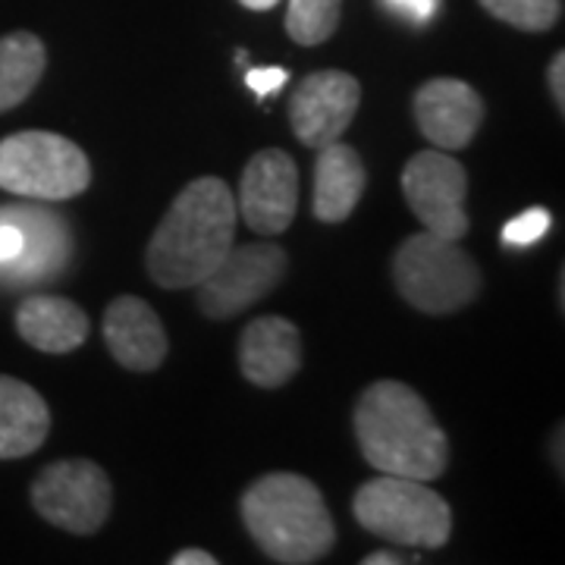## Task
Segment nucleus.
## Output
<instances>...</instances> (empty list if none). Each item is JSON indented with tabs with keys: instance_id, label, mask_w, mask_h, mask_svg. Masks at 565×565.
<instances>
[{
	"instance_id": "1",
	"label": "nucleus",
	"mask_w": 565,
	"mask_h": 565,
	"mask_svg": "<svg viewBox=\"0 0 565 565\" xmlns=\"http://www.w3.org/2000/svg\"><path fill=\"white\" fill-rule=\"evenodd\" d=\"M236 233V199L217 177L192 180L148 243V274L161 289H189L221 264Z\"/></svg>"
},
{
	"instance_id": "2",
	"label": "nucleus",
	"mask_w": 565,
	"mask_h": 565,
	"mask_svg": "<svg viewBox=\"0 0 565 565\" xmlns=\"http://www.w3.org/2000/svg\"><path fill=\"white\" fill-rule=\"evenodd\" d=\"M355 440L377 475L434 481L449 465V440L412 386L377 381L355 405Z\"/></svg>"
},
{
	"instance_id": "3",
	"label": "nucleus",
	"mask_w": 565,
	"mask_h": 565,
	"mask_svg": "<svg viewBox=\"0 0 565 565\" xmlns=\"http://www.w3.org/2000/svg\"><path fill=\"white\" fill-rule=\"evenodd\" d=\"M243 522L252 541L282 565L318 563L337 544L321 490L292 471L264 475L245 490Z\"/></svg>"
},
{
	"instance_id": "4",
	"label": "nucleus",
	"mask_w": 565,
	"mask_h": 565,
	"mask_svg": "<svg viewBox=\"0 0 565 565\" xmlns=\"http://www.w3.org/2000/svg\"><path fill=\"white\" fill-rule=\"evenodd\" d=\"M355 519L364 531L384 537L396 546L437 550L452 534V509L427 481L381 475L359 487Z\"/></svg>"
},
{
	"instance_id": "5",
	"label": "nucleus",
	"mask_w": 565,
	"mask_h": 565,
	"mask_svg": "<svg viewBox=\"0 0 565 565\" xmlns=\"http://www.w3.org/2000/svg\"><path fill=\"white\" fill-rule=\"evenodd\" d=\"M393 280L412 308L424 315H449L478 296L481 270L456 239H444L424 230L396 248Z\"/></svg>"
},
{
	"instance_id": "6",
	"label": "nucleus",
	"mask_w": 565,
	"mask_h": 565,
	"mask_svg": "<svg viewBox=\"0 0 565 565\" xmlns=\"http://www.w3.org/2000/svg\"><path fill=\"white\" fill-rule=\"evenodd\" d=\"M92 182V163L76 141L29 129L0 141V189L35 202L76 199Z\"/></svg>"
},
{
	"instance_id": "7",
	"label": "nucleus",
	"mask_w": 565,
	"mask_h": 565,
	"mask_svg": "<svg viewBox=\"0 0 565 565\" xmlns=\"http://www.w3.org/2000/svg\"><path fill=\"white\" fill-rule=\"evenodd\" d=\"M32 505L44 522L70 534H95L110 515L114 490L95 462L63 459L41 468L32 484Z\"/></svg>"
},
{
	"instance_id": "8",
	"label": "nucleus",
	"mask_w": 565,
	"mask_h": 565,
	"mask_svg": "<svg viewBox=\"0 0 565 565\" xmlns=\"http://www.w3.org/2000/svg\"><path fill=\"white\" fill-rule=\"evenodd\" d=\"M286 274V252L280 245H239L223 255L221 264L199 282V305L207 318L230 321L262 302Z\"/></svg>"
},
{
	"instance_id": "9",
	"label": "nucleus",
	"mask_w": 565,
	"mask_h": 565,
	"mask_svg": "<svg viewBox=\"0 0 565 565\" xmlns=\"http://www.w3.org/2000/svg\"><path fill=\"white\" fill-rule=\"evenodd\" d=\"M403 192L415 217L434 236L462 239L468 233L465 195L468 177L465 167L446 151H422L403 170Z\"/></svg>"
},
{
	"instance_id": "10",
	"label": "nucleus",
	"mask_w": 565,
	"mask_h": 565,
	"mask_svg": "<svg viewBox=\"0 0 565 565\" xmlns=\"http://www.w3.org/2000/svg\"><path fill=\"white\" fill-rule=\"evenodd\" d=\"M70 236L57 214L35 207H3L0 211V277L10 282L54 280L66 262Z\"/></svg>"
},
{
	"instance_id": "11",
	"label": "nucleus",
	"mask_w": 565,
	"mask_h": 565,
	"mask_svg": "<svg viewBox=\"0 0 565 565\" xmlns=\"http://www.w3.org/2000/svg\"><path fill=\"white\" fill-rule=\"evenodd\" d=\"M296 211H299V167L296 161L277 148L258 151L245 163L236 214H243V221L255 233L277 236L282 230H289Z\"/></svg>"
},
{
	"instance_id": "12",
	"label": "nucleus",
	"mask_w": 565,
	"mask_h": 565,
	"mask_svg": "<svg viewBox=\"0 0 565 565\" xmlns=\"http://www.w3.org/2000/svg\"><path fill=\"white\" fill-rule=\"evenodd\" d=\"M359 102H362V88L355 76L343 70H321L305 76L289 102V122L296 139L308 148L340 141L359 114Z\"/></svg>"
},
{
	"instance_id": "13",
	"label": "nucleus",
	"mask_w": 565,
	"mask_h": 565,
	"mask_svg": "<svg viewBox=\"0 0 565 565\" xmlns=\"http://www.w3.org/2000/svg\"><path fill=\"white\" fill-rule=\"evenodd\" d=\"M415 120L424 139L444 151H459L484 120V102L468 82L430 79L415 95Z\"/></svg>"
},
{
	"instance_id": "14",
	"label": "nucleus",
	"mask_w": 565,
	"mask_h": 565,
	"mask_svg": "<svg viewBox=\"0 0 565 565\" xmlns=\"http://www.w3.org/2000/svg\"><path fill=\"white\" fill-rule=\"evenodd\" d=\"M104 343L126 371H154L167 359V333L158 311L136 296L114 299L104 315Z\"/></svg>"
},
{
	"instance_id": "15",
	"label": "nucleus",
	"mask_w": 565,
	"mask_h": 565,
	"mask_svg": "<svg viewBox=\"0 0 565 565\" xmlns=\"http://www.w3.org/2000/svg\"><path fill=\"white\" fill-rule=\"evenodd\" d=\"M239 364L248 384L277 390L296 377L302 367V337L296 323L267 315L255 318L245 327L243 343H239Z\"/></svg>"
},
{
	"instance_id": "16",
	"label": "nucleus",
	"mask_w": 565,
	"mask_h": 565,
	"mask_svg": "<svg viewBox=\"0 0 565 565\" xmlns=\"http://www.w3.org/2000/svg\"><path fill=\"white\" fill-rule=\"evenodd\" d=\"M88 315L63 296H32L17 308V333L47 355L76 352L88 340Z\"/></svg>"
},
{
	"instance_id": "17",
	"label": "nucleus",
	"mask_w": 565,
	"mask_h": 565,
	"mask_svg": "<svg viewBox=\"0 0 565 565\" xmlns=\"http://www.w3.org/2000/svg\"><path fill=\"white\" fill-rule=\"evenodd\" d=\"M315 163V217L321 223H343L364 195L367 173L355 148L330 141L318 148Z\"/></svg>"
},
{
	"instance_id": "18",
	"label": "nucleus",
	"mask_w": 565,
	"mask_h": 565,
	"mask_svg": "<svg viewBox=\"0 0 565 565\" xmlns=\"http://www.w3.org/2000/svg\"><path fill=\"white\" fill-rule=\"evenodd\" d=\"M51 430V412L35 386L0 374V459L35 452Z\"/></svg>"
},
{
	"instance_id": "19",
	"label": "nucleus",
	"mask_w": 565,
	"mask_h": 565,
	"mask_svg": "<svg viewBox=\"0 0 565 565\" xmlns=\"http://www.w3.org/2000/svg\"><path fill=\"white\" fill-rule=\"evenodd\" d=\"M47 51L32 32H10L0 39V114L20 107L44 76Z\"/></svg>"
},
{
	"instance_id": "20",
	"label": "nucleus",
	"mask_w": 565,
	"mask_h": 565,
	"mask_svg": "<svg viewBox=\"0 0 565 565\" xmlns=\"http://www.w3.org/2000/svg\"><path fill=\"white\" fill-rule=\"evenodd\" d=\"M340 17H343V0H289L286 32L296 44L315 47L337 32Z\"/></svg>"
},
{
	"instance_id": "21",
	"label": "nucleus",
	"mask_w": 565,
	"mask_h": 565,
	"mask_svg": "<svg viewBox=\"0 0 565 565\" xmlns=\"http://www.w3.org/2000/svg\"><path fill=\"white\" fill-rule=\"evenodd\" d=\"M493 20L522 32H546L563 17V0H481Z\"/></svg>"
},
{
	"instance_id": "22",
	"label": "nucleus",
	"mask_w": 565,
	"mask_h": 565,
	"mask_svg": "<svg viewBox=\"0 0 565 565\" xmlns=\"http://www.w3.org/2000/svg\"><path fill=\"white\" fill-rule=\"evenodd\" d=\"M550 226H553V217H550L546 207H527V211H522L519 217H512L503 226V245H509V248H527V245L541 243L550 233Z\"/></svg>"
},
{
	"instance_id": "23",
	"label": "nucleus",
	"mask_w": 565,
	"mask_h": 565,
	"mask_svg": "<svg viewBox=\"0 0 565 565\" xmlns=\"http://www.w3.org/2000/svg\"><path fill=\"white\" fill-rule=\"evenodd\" d=\"M386 10L399 20L412 22V25H427L437 17L440 0H381Z\"/></svg>"
},
{
	"instance_id": "24",
	"label": "nucleus",
	"mask_w": 565,
	"mask_h": 565,
	"mask_svg": "<svg viewBox=\"0 0 565 565\" xmlns=\"http://www.w3.org/2000/svg\"><path fill=\"white\" fill-rule=\"evenodd\" d=\"M289 79V73L280 70V66H252L245 70V85L258 95V98H267L274 92H280L282 85Z\"/></svg>"
},
{
	"instance_id": "25",
	"label": "nucleus",
	"mask_w": 565,
	"mask_h": 565,
	"mask_svg": "<svg viewBox=\"0 0 565 565\" xmlns=\"http://www.w3.org/2000/svg\"><path fill=\"white\" fill-rule=\"evenodd\" d=\"M546 82H550V92H553V102L559 107V114L565 110V54H556L553 63H550V73H546Z\"/></svg>"
},
{
	"instance_id": "26",
	"label": "nucleus",
	"mask_w": 565,
	"mask_h": 565,
	"mask_svg": "<svg viewBox=\"0 0 565 565\" xmlns=\"http://www.w3.org/2000/svg\"><path fill=\"white\" fill-rule=\"evenodd\" d=\"M403 563H422V556H418V553L403 556V553H393V550H381V553H371V556H364L362 559V565H403Z\"/></svg>"
},
{
	"instance_id": "27",
	"label": "nucleus",
	"mask_w": 565,
	"mask_h": 565,
	"mask_svg": "<svg viewBox=\"0 0 565 565\" xmlns=\"http://www.w3.org/2000/svg\"><path fill=\"white\" fill-rule=\"evenodd\" d=\"M170 563L173 565H214L217 559H214L211 553H204V550H182V553H177Z\"/></svg>"
},
{
	"instance_id": "28",
	"label": "nucleus",
	"mask_w": 565,
	"mask_h": 565,
	"mask_svg": "<svg viewBox=\"0 0 565 565\" xmlns=\"http://www.w3.org/2000/svg\"><path fill=\"white\" fill-rule=\"evenodd\" d=\"M243 7H248V10H270V7H277L280 0H239Z\"/></svg>"
}]
</instances>
